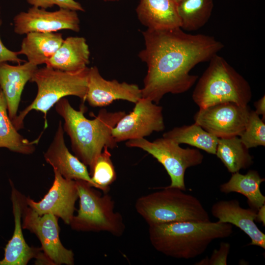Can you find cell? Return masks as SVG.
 Instances as JSON below:
<instances>
[{
  "mask_svg": "<svg viewBox=\"0 0 265 265\" xmlns=\"http://www.w3.org/2000/svg\"><path fill=\"white\" fill-rule=\"evenodd\" d=\"M144 48L138 57L147 70L142 97L158 104L167 93L181 94L198 77L189 74L198 64L210 61L224 47L214 37L186 33L181 27L142 32Z\"/></svg>",
  "mask_w": 265,
  "mask_h": 265,
  "instance_id": "6da1fadb",
  "label": "cell"
},
{
  "mask_svg": "<svg viewBox=\"0 0 265 265\" xmlns=\"http://www.w3.org/2000/svg\"><path fill=\"white\" fill-rule=\"evenodd\" d=\"M55 108L64 120L63 130L70 138L72 151L90 169L105 147H117L112 132L125 111L110 112L102 108L93 119H88L84 115L83 105L77 110L65 98L55 104Z\"/></svg>",
  "mask_w": 265,
  "mask_h": 265,
  "instance_id": "7a4b0ae2",
  "label": "cell"
},
{
  "mask_svg": "<svg viewBox=\"0 0 265 265\" xmlns=\"http://www.w3.org/2000/svg\"><path fill=\"white\" fill-rule=\"evenodd\" d=\"M233 232V225L218 221L149 226L150 241L156 250L168 257L186 260L201 255L213 240L227 238Z\"/></svg>",
  "mask_w": 265,
  "mask_h": 265,
  "instance_id": "3957f363",
  "label": "cell"
},
{
  "mask_svg": "<svg viewBox=\"0 0 265 265\" xmlns=\"http://www.w3.org/2000/svg\"><path fill=\"white\" fill-rule=\"evenodd\" d=\"M88 70L87 67L73 72L63 71L47 66L37 68L30 80L37 85L36 96L12 121L15 128L18 131L22 129L25 117L30 111L34 110L44 114L46 129L48 125L47 113L60 99L67 96H74L83 103L86 101Z\"/></svg>",
  "mask_w": 265,
  "mask_h": 265,
  "instance_id": "277c9868",
  "label": "cell"
},
{
  "mask_svg": "<svg viewBox=\"0 0 265 265\" xmlns=\"http://www.w3.org/2000/svg\"><path fill=\"white\" fill-rule=\"evenodd\" d=\"M210 61L192 95L199 108L226 102L248 106L252 97L248 81L217 54Z\"/></svg>",
  "mask_w": 265,
  "mask_h": 265,
  "instance_id": "5b68a950",
  "label": "cell"
},
{
  "mask_svg": "<svg viewBox=\"0 0 265 265\" xmlns=\"http://www.w3.org/2000/svg\"><path fill=\"white\" fill-rule=\"evenodd\" d=\"M184 190L166 186L137 199V212L150 226L181 221H210L208 212L196 197Z\"/></svg>",
  "mask_w": 265,
  "mask_h": 265,
  "instance_id": "8992f818",
  "label": "cell"
},
{
  "mask_svg": "<svg viewBox=\"0 0 265 265\" xmlns=\"http://www.w3.org/2000/svg\"><path fill=\"white\" fill-rule=\"evenodd\" d=\"M79 209L70 225L78 231L106 232L116 237L124 234L126 227L122 215L114 210V202L107 193H101L88 182L76 180Z\"/></svg>",
  "mask_w": 265,
  "mask_h": 265,
  "instance_id": "52a82bcc",
  "label": "cell"
},
{
  "mask_svg": "<svg viewBox=\"0 0 265 265\" xmlns=\"http://www.w3.org/2000/svg\"><path fill=\"white\" fill-rule=\"evenodd\" d=\"M128 147L137 148L152 155L161 163L170 177L169 187L186 190L185 175L190 167L201 164L203 155L197 149L183 148L173 140L162 137L150 141L145 138L127 141Z\"/></svg>",
  "mask_w": 265,
  "mask_h": 265,
  "instance_id": "ba28073f",
  "label": "cell"
},
{
  "mask_svg": "<svg viewBox=\"0 0 265 265\" xmlns=\"http://www.w3.org/2000/svg\"><path fill=\"white\" fill-rule=\"evenodd\" d=\"M251 109L232 102L199 108L194 123L218 138L239 136L244 131Z\"/></svg>",
  "mask_w": 265,
  "mask_h": 265,
  "instance_id": "9c48e42d",
  "label": "cell"
},
{
  "mask_svg": "<svg viewBox=\"0 0 265 265\" xmlns=\"http://www.w3.org/2000/svg\"><path fill=\"white\" fill-rule=\"evenodd\" d=\"M164 129L162 106L142 97L135 103L132 110L119 120L112 130V135L118 143L145 138Z\"/></svg>",
  "mask_w": 265,
  "mask_h": 265,
  "instance_id": "30bf717a",
  "label": "cell"
},
{
  "mask_svg": "<svg viewBox=\"0 0 265 265\" xmlns=\"http://www.w3.org/2000/svg\"><path fill=\"white\" fill-rule=\"evenodd\" d=\"M23 216V228L36 235L44 254L52 265L74 264L73 252L66 248L60 240L58 217L51 213L39 215L27 206L26 202Z\"/></svg>",
  "mask_w": 265,
  "mask_h": 265,
  "instance_id": "8fae6325",
  "label": "cell"
},
{
  "mask_svg": "<svg viewBox=\"0 0 265 265\" xmlns=\"http://www.w3.org/2000/svg\"><path fill=\"white\" fill-rule=\"evenodd\" d=\"M77 11L59 8L54 11L32 6L13 18L14 31L19 35L29 32H54L61 30H80Z\"/></svg>",
  "mask_w": 265,
  "mask_h": 265,
  "instance_id": "7c38bea8",
  "label": "cell"
},
{
  "mask_svg": "<svg viewBox=\"0 0 265 265\" xmlns=\"http://www.w3.org/2000/svg\"><path fill=\"white\" fill-rule=\"evenodd\" d=\"M54 179L48 193L40 201L26 198L27 206L38 215L51 213L61 218L70 225L75 210V203L79 198L76 180L64 178L53 170Z\"/></svg>",
  "mask_w": 265,
  "mask_h": 265,
  "instance_id": "4fadbf2b",
  "label": "cell"
},
{
  "mask_svg": "<svg viewBox=\"0 0 265 265\" xmlns=\"http://www.w3.org/2000/svg\"><path fill=\"white\" fill-rule=\"evenodd\" d=\"M10 182L12 188L11 200L14 230L11 238L5 246L4 257L0 260V265H26L32 258L36 259L41 263L52 265L41 248L30 247L26 243L22 232L21 222L26 198Z\"/></svg>",
  "mask_w": 265,
  "mask_h": 265,
  "instance_id": "5bb4252c",
  "label": "cell"
},
{
  "mask_svg": "<svg viewBox=\"0 0 265 265\" xmlns=\"http://www.w3.org/2000/svg\"><path fill=\"white\" fill-rule=\"evenodd\" d=\"M141 98V89L137 84L106 80L96 66L89 68L85 101L90 106H106L118 100L135 104Z\"/></svg>",
  "mask_w": 265,
  "mask_h": 265,
  "instance_id": "9a60e30c",
  "label": "cell"
},
{
  "mask_svg": "<svg viewBox=\"0 0 265 265\" xmlns=\"http://www.w3.org/2000/svg\"><path fill=\"white\" fill-rule=\"evenodd\" d=\"M64 134L62 122L60 121L53 140L44 153L45 160L53 170L58 171L65 179L84 181L96 188L86 165L69 152Z\"/></svg>",
  "mask_w": 265,
  "mask_h": 265,
  "instance_id": "2e32d148",
  "label": "cell"
},
{
  "mask_svg": "<svg viewBox=\"0 0 265 265\" xmlns=\"http://www.w3.org/2000/svg\"><path fill=\"white\" fill-rule=\"evenodd\" d=\"M257 211L242 208L237 199L220 200L214 203L211 209L212 216L220 222L234 225L251 239L248 244L265 249V235L256 224Z\"/></svg>",
  "mask_w": 265,
  "mask_h": 265,
  "instance_id": "e0dca14e",
  "label": "cell"
},
{
  "mask_svg": "<svg viewBox=\"0 0 265 265\" xmlns=\"http://www.w3.org/2000/svg\"><path fill=\"white\" fill-rule=\"evenodd\" d=\"M37 66L28 61L11 65L0 63V88L4 96L9 117L12 122L17 115L24 87L30 81Z\"/></svg>",
  "mask_w": 265,
  "mask_h": 265,
  "instance_id": "ac0fdd59",
  "label": "cell"
},
{
  "mask_svg": "<svg viewBox=\"0 0 265 265\" xmlns=\"http://www.w3.org/2000/svg\"><path fill=\"white\" fill-rule=\"evenodd\" d=\"M139 22L147 29L181 27L177 4L173 0H140L136 8Z\"/></svg>",
  "mask_w": 265,
  "mask_h": 265,
  "instance_id": "d6986e66",
  "label": "cell"
},
{
  "mask_svg": "<svg viewBox=\"0 0 265 265\" xmlns=\"http://www.w3.org/2000/svg\"><path fill=\"white\" fill-rule=\"evenodd\" d=\"M90 51L83 37L70 36L62 44L46 64V66L63 71L73 72L87 67Z\"/></svg>",
  "mask_w": 265,
  "mask_h": 265,
  "instance_id": "ffe728a7",
  "label": "cell"
},
{
  "mask_svg": "<svg viewBox=\"0 0 265 265\" xmlns=\"http://www.w3.org/2000/svg\"><path fill=\"white\" fill-rule=\"evenodd\" d=\"M62 34L57 32H32L23 39L19 54L26 55L27 61L37 66L45 64L62 44Z\"/></svg>",
  "mask_w": 265,
  "mask_h": 265,
  "instance_id": "44dd1931",
  "label": "cell"
},
{
  "mask_svg": "<svg viewBox=\"0 0 265 265\" xmlns=\"http://www.w3.org/2000/svg\"><path fill=\"white\" fill-rule=\"evenodd\" d=\"M265 180L256 170H250L245 174L238 172L232 173L229 180L220 186L219 190L225 194H241L246 197L250 208L258 211L265 205V196L260 190V185Z\"/></svg>",
  "mask_w": 265,
  "mask_h": 265,
  "instance_id": "7402d4cb",
  "label": "cell"
},
{
  "mask_svg": "<svg viewBox=\"0 0 265 265\" xmlns=\"http://www.w3.org/2000/svg\"><path fill=\"white\" fill-rule=\"evenodd\" d=\"M42 134L30 141L20 134L10 119L3 93L0 88V148L22 154H32L35 150Z\"/></svg>",
  "mask_w": 265,
  "mask_h": 265,
  "instance_id": "603a6c76",
  "label": "cell"
},
{
  "mask_svg": "<svg viewBox=\"0 0 265 265\" xmlns=\"http://www.w3.org/2000/svg\"><path fill=\"white\" fill-rule=\"evenodd\" d=\"M238 136L218 138L215 155L232 173L245 169L253 163V157Z\"/></svg>",
  "mask_w": 265,
  "mask_h": 265,
  "instance_id": "cb8c5ba5",
  "label": "cell"
},
{
  "mask_svg": "<svg viewBox=\"0 0 265 265\" xmlns=\"http://www.w3.org/2000/svg\"><path fill=\"white\" fill-rule=\"evenodd\" d=\"M162 137L171 139L179 144H186L215 155L218 138L196 123L175 127L164 132Z\"/></svg>",
  "mask_w": 265,
  "mask_h": 265,
  "instance_id": "d4e9b609",
  "label": "cell"
},
{
  "mask_svg": "<svg viewBox=\"0 0 265 265\" xmlns=\"http://www.w3.org/2000/svg\"><path fill=\"white\" fill-rule=\"evenodd\" d=\"M177 4L181 28L189 31L203 26L209 20L213 7V0H181Z\"/></svg>",
  "mask_w": 265,
  "mask_h": 265,
  "instance_id": "484cf974",
  "label": "cell"
},
{
  "mask_svg": "<svg viewBox=\"0 0 265 265\" xmlns=\"http://www.w3.org/2000/svg\"><path fill=\"white\" fill-rule=\"evenodd\" d=\"M108 148L105 147L90 169V175L96 188L107 193L109 186L116 180V173Z\"/></svg>",
  "mask_w": 265,
  "mask_h": 265,
  "instance_id": "4316f807",
  "label": "cell"
},
{
  "mask_svg": "<svg viewBox=\"0 0 265 265\" xmlns=\"http://www.w3.org/2000/svg\"><path fill=\"white\" fill-rule=\"evenodd\" d=\"M239 138L247 149L265 146V121L251 110L245 129Z\"/></svg>",
  "mask_w": 265,
  "mask_h": 265,
  "instance_id": "83f0119b",
  "label": "cell"
},
{
  "mask_svg": "<svg viewBox=\"0 0 265 265\" xmlns=\"http://www.w3.org/2000/svg\"><path fill=\"white\" fill-rule=\"evenodd\" d=\"M32 6L46 9L54 5L76 11H84L82 5L75 0H26Z\"/></svg>",
  "mask_w": 265,
  "mask_h": 265,
  "instance_id": "f1b7e54d",
  "label": "cell"
},
{
  "mask_svg": "<svg viewBox=\"0 0 265 265\" xmlns=\"http://www.w3.org/2000/svg\"><path fill=\"white\" fill-rule=\"evenodd\" d=\"M230 249V244L229 243L221 242L219 249H214L210 258H205L195 265H226Z\"/></svg>",
  "mask_w": 265,
  "mask_h": 265,
  "instance_id": "f546056e",
  "label": "cell"
},
{
  "mask_svg": "<svg viewBox=\"0 0 265 265\" xmlns=\"http://www.w3.org/2000/svg\"><path fill=\"white\" fill-rule=\"evenodd\" d=\"M2 21L0 19V27ZM18 52H13L7 48L3 44L0 36V63L8 61L21 64L26 61L18 57Z\"/></svg>",
  "mask_w": 265,
  "mask_h": 265,
  "instance_id": "4dcf8cb0",
  "label": "cell"
},
{
  "mask_svg": "<svg viewBox=\"0 0 265 265\" xmlns=\"http://www.w3.org/2000/svg\"><path fill=\"white\" fill-rule=\"evenodd\" d=\"M256 110L255 111L259 115L262 116V119L265 120V96L255 102L254 104Z\"/></svg>",
  "mask_w": 265,
  "mask_h": 265,
  "instance_id": "1f68e13d",
  "label": "cell"
},
{
  "mask_svg": "<svg viewBox=\"0 0 265 265\" xmlns=\"http://www.w3.org/2000/svg\"><path fill=\"white\" fill-rule=\"evenodd\" d=\"M255 221L262 222L264 226L265 225V205L258 210Z\"/></svg>",
  "mask_w": 265,
  "mask_h": 265,
  "instance_id": "d6a6232c",
  "label": "cell"
},
{
  "mask_svg": "<svg viewBox=\"0 0 265 265\" xmlns=\"http://www.w3.org/2000/svg\"><path fill=\"white\" fill-rule=\"evenodd\" d=\"M103 1H119L120 0H102Z\"/></svg>",
  "mask_w": 265,
  "mask_h": 265,
  "instance_id": "836d02e7",
  "label": "cell"
},
{
  "mask_svg": "<svg viewBox=\"0 0 265 265\" xmlns=\"http://www.w3.org/2000/svg\"><path fill=\"white\" fill-rule=\"evenodd\" d=\"M173 1H174L176 3H178L180 1H181V0H173Z\"/></svg>",
  "mask_w": 265,
  "mask_h": 265,
  "instance_id": "e575fe53",
  "label": "cell"
}]
</instances>
